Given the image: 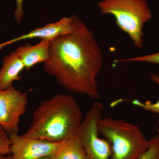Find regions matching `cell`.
<instances>
[{
  "label": "cell",
  "instance_id": "3",
  "mask_svg": "<svg viewBox=\"0 0 159 159\" xmlns=\"http://www.w3.org/2000/svg\"><path fill=\"white\" fill-rule=\"evenodd\" d=\"M98 129L110 144V159H139L149 145L139 127L123 119L102 117Z\"/></svg>",
  "mask_w": 159,
  "mask_h": 159
},
{
  "label": "cell",
  "instance_id": "17",
  "mask_svg": "<svg viewBox=\"0 0 159 159\" xmlns=\"http://www.w3.org/2000/svg\"><path fill=\"white\" fill-rule=\"evenodd\" d=\"M0 159H12L10 155L5 156H0Z\"/></svg>",
  "mask_w": 159,
  "mask_h": 159
},
{
  "label": "cell",
  "instance_id": "15",
  "mask_svg": "<svg viewBox=\"0 0 159 159\" xmlns=\"http://www.w3.org/2000/svg\"><path fill=\"white\" fill-rule=\"evenodd\" d=\"M11 141L8 134L0 126V156L11 154Z\"/></svg>",
  "mask_w": 159,
  "mask_h": 159
},
{
  "label": "cell",
  "instance_id": "18",
  "mask_svg": "<svg viewBox=\"0 0 159 159\" xmlns=\"http://www.w3.org/2000/svg\"><path fill=\"white\" fill-rule=\"evenodd\" d=\"M40 159H55V158L54 157V155H51L44 157H43Z\"/></svg>",
  "mask_w": 159,
  "mask_h": 159
},
{
  "label": "cell",
  "instance_id": "10",
  "mask_svg": "<svg viewBox=\"0 0 159 159\" xmlns=\"http://www.w3.org/2000/svg\"><path fill=\"white\" fill-rule=\"evenodd\" d=\"M24 68V64L15 51L4 57L0 69V90L9 88L16 80H20L19 74Z\"/></svg>",
  "mask_w": 159,
  "mask_h": 159
},
{
  "label": "cell",
  "instance_id": "7",
  "mask_svg": "<svg viewBox=\"0 0 159 159\" xmlns=\"http://www.w3.org/2000/svg\"><path fill=\"white\" fill-rule=\"evenodd\" d=\"M9 136L12 159H40L54 155L64 142L27 138L18 134H11Z\"/></svg>",
  "mask_w": 159,
  "mask_h": 159
},
{
  "label": "cell",
  "instance_id": "14",
  "mask_svg": "<svg viewBox=\"0 0 159 159\" xmlns=\"http://www.w3.org/2000/svg\"><path fill=\"white\" fill-rule=\"evenodd\" d=\"M116 63L125 62H146L159 64V52L154 54L144 56L133 57L125 59H117L114 60Z\"/></svg>",
  "mask_w": 159,
  "mask_h": 159
},
{
  "label": "cell",
  "instance_id": "2",
  "mask_svg": "<svg viewBox=\"0 0 159 159\" xmlns=\"http://www.w3.org/2000/svg\"><path fill=\"white\" fill-rule=\"evenodd\" d=\"M83 118L74 97L56 94L35 109L31 125L22 135L52 142H66L77 136Z\"/></svg>",
  "mask_w": 159,
  "mask_h": 159
},
{
  "label": "cell",
  "instance_id": "11",
  "mask_svg": "<svg viewBox=\"0 0 159 159\" xmlns=\"http://www.w3.org/2000/svg\"><path fill=\"white\" fill-rule=\"evenodd\" d=\"M54 157L55 159H85V151L76 136L64 142Z\"/></svg>",
  "mask_w": 159,
  "mask_h": 159
},
{
  "label": "cell",
  "instance_id": "8",
  "mask_svg": "<svg viewBox=\"0 0 159 159\" xmlns=\"http://www.w3.org/2000/svg\"><path fill=\"white\" fill-rule=\"evenodd\" d=\"M73 30V16L65 17L57 22L48 24L42 28L35 29L27 34H23L19 37L0 43V50L6 46L24 40L36 38L40 39L41 40L51 41L60 35L71 33Z\"/></svg>",
  "mask_w": 159,
  "mask_h": 159
},
{
  "label": "cell",
  "instance_id": "1",
  "mask_svg": "<svg viewBox=\"0 0 159 159\" xmlns=\"http://www.w3.org/2000/svg\"><path fill=\"white\" fill-rule=\"evenodd\" d=\"M72 16L74 30L51 41L50 57L44 63V70L70 92L99 99L101 50L93 32L79 17Z\"/></svg>",
  "mask_w": 159,
  "mask_h": 159
},
{
  "label": "cell",
  "instance_id": "13",
  "mask_svg": "<svg viewBox=\"0 0 159 159\" xmlns=\"http://www.w3.org/2000/svg\"><path fill=\"white\" fill-rule=\"evenodd\" d=\"M139 159H159V138L157 135L149 140L148 148Z\"/></svg>",
  "mask_w": 159,
  "mask_h": 159
},
{
  "label": "cell",
  "instance_id": "5",
  "mask_svg": "<svg viewBox=\"0 0 159 159\" xmlns=\"http://www.w3.org/2000/svg\"><path fill=\"white\" fill-rule=\"evenodd\" d=\"M103 110L101 102H94L84 117L77 134L85 151V159H110V144L99 136L98 123L102 118Z\"/></svg>",
  "mask_w": 159,
  "mask_h": 159
},
{
  "label": "cell",
  "instance_id": "12",
  "mask_svg": "<svg viewBox=\"0 0 159 159\" xmlns=\"http://www.w3.org/2000/svg\"><path fill=\"white\" fill-rule=\"evenodd\" d=\"M150 77L152 80L159 86V75L152 74H150ZM132 102L134 105L140 107L145 111L157 114L158 116L159 124V99L155 102H152L149 100L143 102L138 99H134L132 101Z\"/></svg>",
  "mask_w": 159,
  "mask_h": 159
},
{
  "label": "cell",
  "instance_id": "4",
  "mask_svg": "<svg viewBox=\"0 0 159 159\" xmlns=\"http://www.w3.org/2000/svg\"><path fill=\"white\" fill-rule=\"evenodd\" d=\"M98 6L102 14L113 16L119 29L128 34L136 48H142L143 27L152 17L145 0H103Z\"/></svg>",
  "mask_w": 159,
  "mask_h": 159
},
{
  "label": "cell",
  "instance_id": "16",
  "mask_svg": "<svg viewBox=\"0 0 159 159\" xmlns=\"http://www.w3.org/2000/svg\"><path fill=\"white\" fill-rule=\"evenodd\" d=\"M16 9L15 11V17L18 23L20 22L23 16L24 12L23 11L22 2L23 0H16Z\"/></svg>",
  "mask_w": 159,
  "mask_h": 159
},
{
  "label": "cell",
  "instance_id": "19",
  "mask_svg": "<svg viewBox=\"0 0 159 159\" xmlns=\"http://www.w3.org/2000/svg\"><path fill=\"white\" fill-rule=\"evenodd\" d=\"M157 135L158 136L159 138V128H158L157 129Z\"/></svg>",
  "mask_w": 159,
  "mask_h": 159
},
{
  "label": "cell",
  "instance_id": "9",
  "mask_svg": "<svg viewBox=\"0 0 159 159\" xmlns=\"http://www.w3.org/2000/svg\"><path fill=\"white\" fill-rule=\"evenodd\" d=\"M51 41L41 40L35 45L27 43L16 50L17 56L22 61L27 70L39 63L47 62L50 57Z\"/></svg>",
  "mask_w": 159,
  "mask_h": 159
},
{
  "label": "cell",
  "instance_id": "6",
  "mask_svg": "<svg viewBox=\"0 0 159 159\" xmlns=\"http://www.w3.org/2000/svg\"><path fill=\"white\" fill-rule=\"evenodd\" d=\"M28 103L26 93L13 85L0 90V126L9 135L18 133L20 119L25 113Z\"/></svg>",
  "mask_w": 159,
  "mask_h": 159
}]
</instances>
